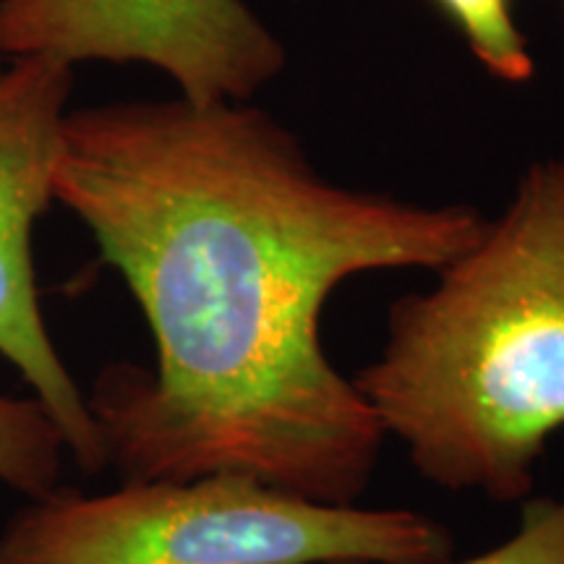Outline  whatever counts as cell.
Listing matches in <instances>:
<instances>
[{"label":"cell","mask_w":564,"mask_h":564,"mask_svg":"<svg viewBox=\"0 0 564 564\" xmlns=\"http://www.w3.org/2000/svg\"><path fill=\"white\" fill-rule=\"evenodd\" d=\"M53 196L87 225L150 324L158 371L89 400L129 481L249 476L356 505L387 440L322 345L324 303L377 270H442L486 228L468 204L327 181L246 102H116L63 121Z\"/></svg>","instance_id":"6da1fadb"},{"label":"cell","mask_w":564,"mask_h":564,"mask_svg":"<svg viewBox=\"0 0 564 564\" xmlns=\"http://www.w3.org/2000/svg\"><path fill=\"white\" fill-rule=\"evenodd\" d=\"M436 272L392 303L382 352L350 379L423 478L525 502L564 426V158L528 167L510 207Z\"/></svg>","instance_id":"7a4b0ae2"},{"label":"cell","mask_w":564,"mask_h":564,"mask_svg":"<svg viewBox=\"0 0 564 564\" xmlns=\"http://www.w3.org/2000/svg\"><path fill=\"white\" fill-rule=\"evenodd\" d=\"M453 549L429 514L322 505L212 474L47 494L3 533L0 564H442Z\"/></svg>","instance_id":"3957f363"},{"label":"cell","mask_w":564,"mask_h":564,"mask_svg":"<svg viewBox=\"0 0 564 564\" xmlns=\"http://www.w3.org/2000/svg\"><path fill=\"white\" fill-rule=\"evenodd\" d=\"M0 55L147 63L199 105L246 102L285 66L246 0H0Z\"/></svg>","instance_id":"277c9868"},{"label":"cell","mask_w":564,"mask_h":564,"mask_svg":"<svg viewBox=\"0 0 564 564\" xmlns=\"http://www.w3.org/2000/svg\"><path fill=\"white\" fill-rule=\"evenodd\" d=\"M74 66L0 55V356L32 384L63 444L87 470L108 463L95 413L42 322L32 228L53 196Z\"/></svg>","instance_id":"5b68a950"},{"label":"cell","mask_w":564,"mask_h":564,"mask_svg":"<svg viewBox=\"0 0 564 564\" xmlns=\"http://www.w3.org/2000/svg\"><path fill=\"white\" fill-rule=\"evenodd\" d=\"M63 436L40 400L0 394V481L34 499L53 494Z\"/></svg>","instance_id":"8992f818"},{"label":"cell","mask_w":564,"mask_h":564,"mask_svg":"<svg viewBox=\"0 0 564 564\" xmlns=\"http://www.w3.org/2000/svg\"><path fill=\"white\" fill-rule=\"evenodd\" d=\"M474 51L478 63L507 84L533 79L535 63L518 30L512 0H436Z\"/></svg>","instance_id":"52a82bcc"},{"label":"cell","mask_w":564,"mask_h":564,"mask_svg":"<svg viewBox=\"0 0 564 564\" xmlns=\"http://www.w3.org/2000/svg\"><path fill=\"white\" fill-rule=\"evenodd\" d=\"M364 564V562H340ZM453 564V562H442ZM457 564H564V497L525 499L512 539L491 552Z\"/></svg>","instance_id":"ba28073f"}]
</instances>
